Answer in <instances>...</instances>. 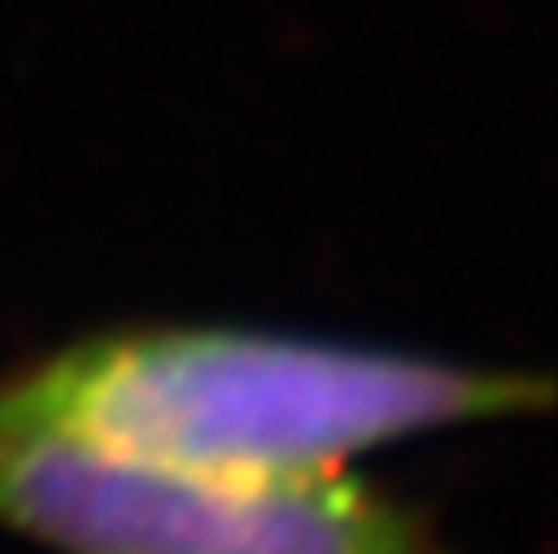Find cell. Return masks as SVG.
Listing matches in <instances>:
<instances>
[{
	"label": "cell",
	"mask_w": 558,
	"mask_h": 554,
	"mask_svg": "<svg viewBox=\"0 0 558 554\" xmlns=\"http://www.w3.org/2000/svg\"><path fill=\"white\" fill-rule=\"evenodd\" d=\"M549 378L265 329H113L0 378V422L202 477H314L383 442L544 412Z\"/></svg>",
	"instance_id": "cell-1"
},
{
	"label": "cell",
	"mask_w": 558,
	"mask_h": 554,
	"mask_svg": "<svg viewBox=\"0 0 558 554\" xmlns=\"http://www.w3.org/2000/svg\"><path fill=\"white\" fill-rule=\"evenodd\" d=\"M0 526L59 554H451L348 471L202 477L0 422Z\"/></svg>",
	"instance_id": "cell-2"
}]
</instances>
